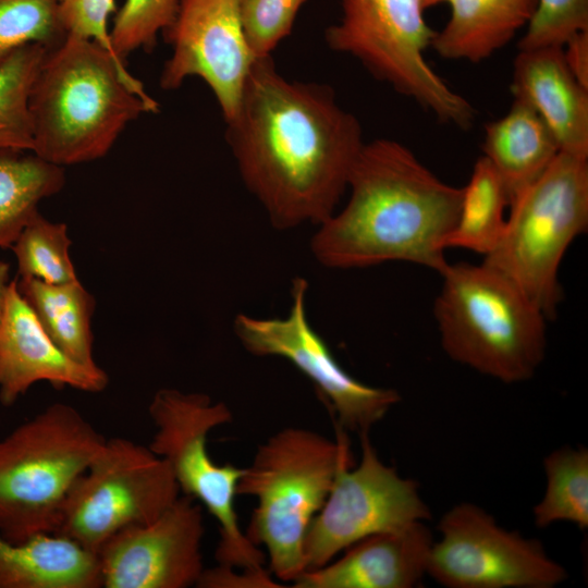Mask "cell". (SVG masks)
I'll use <instances>...</instances> for the list:
<instances>
[{"instance_id": "obj_32", "label": "cell", "mask_w": 588, "mask_h": 588, "mask_svg": "<svg viewBox=\"0 0 588 588\" xmlns=\"http://www.w3.org/2000/svg\"><path fill=\"white\" fill-rule=\"evenodd\" d=\"M58 11L66 35L97 42L126 65L112 47L107 25L109 15L117 12L114 0H58Z\"/></svg>"}, {"instance_id": "obj_6", "label": "cell", "mask_w": 588, "mask_h": 588, "mask_svg": "<svg viewBox=\"0 0 588 588\" xmlns=\"http://www.w3.org/2000/svg\"><path fill=\"white\" fill-rule=\"evenodd\" d=\"M106 439L81 412L53 403L0 439V535L54 532L65 498Z\"/></svg>"}, {"instance_id": "obj_14", "label": "cell", "mask_w": 588, "mask_h": 588, "mask_svg": "<svg viewBox=\"0 0 588 588\" xmlns=\"http://www.w3.org/2000/svg\"><path fill=\"white\" fill-rule=\"evenodd\" d=\"M162 34L172 52L160 86L173 90L187 77H200L230 122L256 60L244 35L240 0H179L175 17Z\"/></svg>"}, {"instance_id": "obj_36", "label": "cell", "mask_w": 588, "mask_h": 588, "mask_svg": "<svg viewBox=\"0 0 588 588\" xmlns=\"http://www.w3.org/2000/svg\"><path fill=\"white\" fill-rule=\"evenodd\" d=\"M421 1H422L424 8L427 9L429 7L437 5L441 2H448L449 0H421Z\"/></svg>"}, {"instance_id": "obj_30", "label": "cell", "mask_w": 588, "mask_h": 588, "mask_svg": "<svg viewBox=\"0 0 588 588\" xmlns=\"http://www.w3.org/2000/svg\"><path fill=\"white\" fill-rule=\"evenodd\" d=\"M308 0H240V15L247 45L255 59L271 57L293 28Z\"/></svg>"}, {"instance_id": "obj_35", "label": "cell", "mask_w": 588, "mask_h": 588, "mask_svg": "<svg viewBox=\"0 0 588 588\" xmlns=\"http://www.w3.org/2000/svg\"><path fill=\"white\" fill-rule=\"evenodd\" d=\"M10 266L9 264L0 260V326L3 319L8 290L10 285Z\"/></svg>"}, {"instance_id": "obj_27", "label": "cell", "mask_w": 588, "mask_h": 588, "mask_svg": "<svg viewBox=\"0 0 588 588\" xmlns=\"http://www.w3.org/2000/svg\"><path fill=\"white\" fill-rule=\"evenodd\" d=\"M71 244L66 224L51 222L38 211L11 246L20 278L51 284L78 280L69 253Z\"/></svg>"}, {"instance_id": "obj_33", "label": "cell", "mask_w": 588, "mask_h": 588, "mask_svg": "<svg viewBox=\"0 0 588 588\" xmlns=\"http://www.w3.org/2000/svg\"><path fill=\"white\" fill-rule=\"evenodd\" d=\"M197 587L203 588H277L279 585L274 583L266 571L249 572L241 569L240 573L235 568L219 565L215 568L203 571L197 584Z\"/></svg>"}, {"instance_id": "obj_25", "label": "cell", "mask_w": 588, "mask_h": 588, "mask_svg": "<svg viewBox=\"0 0 588 588\" xmlns=\"http://www.w3.org/2000/svg\"><path fill=\"white\" fill-rule=\"evenodd\" d=\"M546 490L534 506V523L546 528L568 522L585 530L588 527V450L584 446L560 448L543 460Z\"/></svg>"}, {"instance_id": "obj_17", "label": "cell", "mask_w": 588, "mask_h": 588, "mask_svg": "<svg viewBox=\"0 0 588 588\" xmlns=\"http://www.w3.org/2000/svg\"><path fill=\"white\" fill-rule=\"evenodd\" d=\"M431 530L418 520L368 536L334 562L302 573L295 588H412L427 575Z\"/></svg>"}, {"instance_id": "obj_7", "label": "cell", "mask_w": 588, "mask_h": 588, "mask_svg": "<svg viewBox=\"0 0 588 588\" xmlns=\"http://www.w3.org/2000/svg\"><path fill=\"white\" fill-rule=\"evenodd\" d=\"M509 208L502 237L482 262L552 319L563 295L561 261L588 226V158L560 151Z\"/></svg>"}, {"instance_id": "obj_3", "label": "cell", "mask_w": 588, "mask_h": 588, "mask_svg": "<svg viewBox=\"0 0 588 588\" xmlns=\"http://www.w3.org/2000/svg\"><path fill=\"white\" fill-rule=\"evenodd\" d=\"M28 109L33 152L63 168L105 157L132 121L159 105L108 50L66 35L46 52Z\"/></svg>"}, {"instance_id": "obj_10", "label": "cell", "mask_w": 588, "mask_h": 588, "mask_svg": "<svg viewBox=\"0 0 588 588\" xmlns=\"http://www.w3.org/2000/svg\"><path fill=\"white\" fill-rule=\"evenodd\" d=\"M179 497L169 464L149 446L106 439L70 489L54 532L97 553L115 532L154 520Z\"/></svg>"}, {"instance_id": "obj_21", "label": "cell", "mask_w": 588, "mask_h": 588, "mask_svg": "<svg viewBox=\"0 0 588 588\" xmlns=\"http://www.w3.org/2000/svg\"><path fill=\"white\" fill-rule=\"evenodd\" d=\"M482 149L483 157L500 175L510 204L560 154L554 136L542 119L517 100L503 117L486 124Z\"/></svg>"}, {"instance_id": "obj_11", "label": "cell", "mask_w": 588, "mask_h": 588, "mask_svg": "<svg viewBox=\"0 0 588 588\" xmlns=\"http://www.w3.org/2000/svg\"><path fill=\"white\" fill-rule=\"evenodd\" d=\"M427 575L449 588H552L568 574L542 543L507 530L482 507L463 502L441 517Z\"/></svg>"}, {"instance_id": "obj_9", "label": "cell", "mask_w": 588, "mask_h": 588, "mask_svg": "<svg viewBox=\"0 0 588 588\" xmlns=\"http://www.w3.org/2000/svg\"><path fill=\"white\" fill-rule=\"evenodd\" d=\"M148 413L156 427L149 449L167 461L180 492L205 505L219 524V565L264 572L265 554L242 531L235 511L244 468L218 465L207 450L209 432L233 419L228 405L205 393L162 388L154 394Z\"/></svg>"}, {"instance_id": "obj_26", "label": "cell", "mask_w": 588, "mask_h": 588, "mask_svg": "<svg viewBox=\"0 0 588 588\" xmlns=\"http://www.w3.org/2000/svg\"><path fill=\"white\" fill-rule=\"evenodd\" d=\"M49 49L29 44L0 62V150L33 151L30 89Z\"/></svg>"}, {"instance_id": "obj_28", "label": "cell", "mask_w": 588, "mask_h": 588, "mask_svg": "<svg viewBox=\"0 0 588 588\" xmlns=\"http://www.w3.org/2000/svg\"><path fill=\"white\" fill-rule=\"evenodd\" d=\"M65 36L58 0H0V62L29 44L51 49Z\"/></svg>"}, {"instance_id": "obj_34", "label": "cell", "mask_w": 588, "mask_h": 588, "mask_svg": "<svg viewBox=\"0 0 588 588\" xmlns=\"http://www.w3.org/2000/svg\"><path fill=\"white\" fill-rule=\"evenodd\" d=\"M561 48L572 74L588 88V29L574 34Z\"/></svg>"}, {"instance_id": "obj_12", "label": "cell", "mask_w": 588, "mask_h": 588, "mask_svg": "<svg viewBox=\"0 0 588 588\" xmlns=\"http://www.w3.org/2000/svg\"><path fill=\"white\" fill-rule=\"evenodd\" d=\"M359 438L360 461L339 469L308 526L303 547L306 571L328 564L368 536L431 518L418 483L379 458L369 432Z\"/></svg>"}, {"instance_id": "obj_13", "label": "cell", "mask_w": 588, "mask_h": 588, "mask_svg": "<svg viewBox=\"0 0 588 588\" xmlns=\"http://www.w3.org/2000/svg\"><path fill=\"white\" fill-rule=\"evenodd\" d=\"M308 282L296 277L291 306L283 318L238 314L233 330L242 346L259 357H282L315 385L336 419L338 427L362 433L369 430L400 402L396 390L371 387L347 373L308 320Z\"/></svg>"}, {"instance_id": "obj_23", "label": "cell", "mask_w": 588, "mask_h": 588, "mask_svg": "<svg viewBox=\"0 0 588 588\" xmlns=\"http://www.w3.org/2000/svg\"><path fill=\"white\" fill-rule=\"evenodd\" d=\"M65 184L62 167L33 151L0 150V247L13 245L39 203Z\"/></svg>"}, {"instance_id": "obj_5", "label": "cell", "mask_w": 588, "mask_h": 588, "mask_svg": "<svg viewBox=\"0 0 588 588\" xmlns=\"http://www.w3.org/2000/svg\"><path fill=\"white\" fill-rule=\"evenodd\" d=\"M440 274L433 314L446 355L503 383L530 379L546 354L543 313L483 262L448 264Z\"/></svg>"}, {"instance_id": "obj_24", "label": "cell", "mask_w": 588, "mask_h": 588, "mask_svg": "<svg viewBox=\"0 0 588 588\" xmlns=\"http://www.w3.org/2000/svg\"><path fill=\"white\" fill-rule=\"evenodd\" d=\"M506 188L492 164L481 156L462 187L458 217L443 240V247L463 248L487 256L505 229Z\"/></svg>"}, {"instance_id": "obj_19", "label": "cell", "mask_w": 588, "mask_h": 588, "mask_svg": "<svg viewBox=\"0 0 588 588\" xmlns=\"http://www.w3.org/2000/svg\"><path fill=\"white\" fill-rule=\"evenodd\" d=\"M97 553L56 532L12 542L0 535V588H99Z\"/></svg>"}, {"instance_id": "obj_31", "label": "cell", "mask_w": 588, "mask_h": 588, "mask_svg": "<svg viewBox=\"0 0 588 588\" xmlns=\"http://www.w3.org/2000/svg\"><path fill=\"white\" fill-rule=\"evenodd\" d=\"M588 29V0H538L518 49L562 47L574 34Z\"/></svg>"}, {"instance_id": "obj_20", "label": "cell", "mask_w": 588, "mask_h": 588, "mask_svg": "<svg viewBox=\"0 0 588 588\" xmlns=\"http://www.w3.org/2000/svg\"><path fill=\"white\" fill-rule=\"evenodd\" d=\"M450 19L431 47L448 60L480 62L531 21L538 0H449Z\"/></svg>"}, {"instance_id": "obj_15", "label": "cell", "mask_w": 588, "mask_h": 588, "mask_svg": "<svg viewBox=\"0 0 588 588\" xmlns=\"http://www.w3.org/2000/svg\"><path fill=\"white\" fill-rule=\"evenodd\" d=\"M203 507L179 497L157 518L115 532L97 551L101 587L186 588L203 571Z\"/></svg>"}, {"instance_id": "obj_8", "label": "cell", "mask_w": 588, "mask_h": 588, "mask_svg": "<svg viewBox=\"0 0 588 588\" xmlns=\"http://www.w3.org/2000/svg\"><path fill=\"white\" fill-rule=\"evenodd\" d=\"M342 17L326 29L330 49L350 54L376 78L443 123L469 128L476 110L425 58L436 32L421 0H341Z\"/></svg>"}, {"instance_id": "obj_16", "label": "cell", "mask_w": 588, "mask_h": 588, "mask_svg": "<svg viewBox=\"0 0 588 588\" xmlns=\"http://www.w3.org/2000/svg\"><path fill=\"white\" fill-rule=\"evenodd\" d=\"M40 381L98 393L107 388L109 378L98 365H82L57 346L21 295L15 279L9 285L0 326V402L12 405Z\"/></svg>"}, {"instance_id": "obj_2", "label": "cell", "mask_w": 588, "mask_h": 588, "mask_svg": "<svg viewBox=\"0 0 588 588\" xmlns=\"http://www.w3.org/2000/svg\"><path fill=\"white\" fill-rule=\"evenodd\" d=\"M346 205L321 222L310 240L329 269L405 261L441 272L443 240L456 223L462 187L440 180L405 145L364 143L348 176Z\"/></svg>"}, {"instance_id": "obj_4", "label": "cell", "mask_w": 588, "mask_h": 588, "mask_svg": "<svg viewBox=\"0 0 588 588\" xmlns=\"http://www.w3.org/2000/svg\"><path fill=\"white\" fill-rule=\"evenodd\" d=\"M336 440L287 427L261 443L237 482L236 494L256 499L248 540L268 552L270 571L293 583L306 571L304 539L342 466L354 465L347 437Z\"/></svg>"}, {"instance_id": "obj_18", "label": "cell", "mask_w": 588, "mask_h": 588, "mask_svg": "<svg viewBox=\"0 0 588 588\" xmlns=\"http://www.w3.org/2000/svg\"><path fill=\"white\" fill-rule=\"evenodd\" d=\"M511 90L542 119L560 151L588 158V88L567 68L561 47L518 49Z\"/></svg>"}, {"instance_id": "obj_1", "label": "cell", "mask_w": 588, "mask_h": 588, "mask_svg": "<svg viewBox=\"0 0 588 588\" xmlns=\"http://www.w3.org/2000/svg\"><path fill=\"white\" fill-rule=\"evenodd\" d=\"M226 140L241 179L271 225H319L336 209L364 145L357 118L334 90L291 81L256 59Z\"/></svg>"}, {"instance_id": "obj_22", "label": "cell", "mask_w": 588, "mask_h": 588, "mask_svg": "<svg viewBox=\"0 0 588 588\" xmlns=\"http://www.w3.org/2000/svg\"><path fill=\"white\" fill-rule=\"evenodd\" d=\"M17 289L61 351L82 365H97L91 332L96 302L78 280L51 284L34 278H20Z\"/></svg>"}, {"instance_id": "obj_29", "label": "cell", "mask_w": 588, "mask_h": 588, "mask_svg": "<svg viewBox=\"0 0 588 588\" xmlns=\"http://www.w3.org/2000/svg\"><path fill=\"white\" fill-rule=\"evenodd\" d=\"M179 0H125L110 30L112 47L125 59L139 49L151 50L159 33L173 22Z\"/></svg>"}]
</instances>
